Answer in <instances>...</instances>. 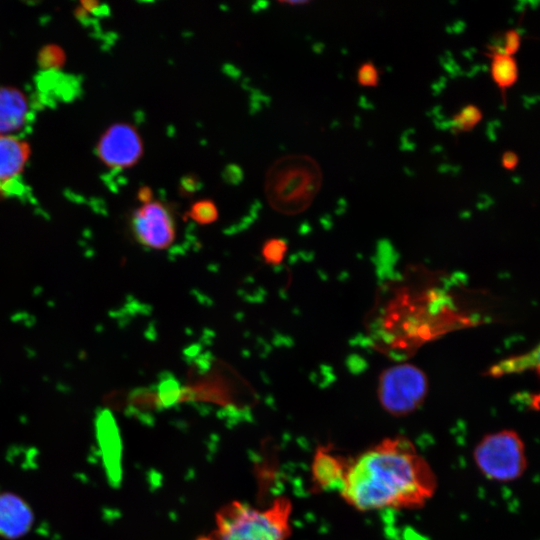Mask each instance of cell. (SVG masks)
Instances as JSON below:
<instances>
[{
  "label": "cell",
  "mask_w": 540,
  "mask_h": 540,
  "mask_svg": "<svg viewBox=\"0 0 540 540\" xmlns=\"http://www.w3.org/2000/svg\"><path fill=\"white\" fill-rule=\"evenodd\" d=\"M498 302L455 273L411 264L378 287L364 330L374 350L404 362L449 333L499 321Z\"/></svg>",
  "instance_id": "6da1fadb"
},
{
  "label": "cell",
  "mask_w": 540,
  "mask_h": 540,
  "mask_svg": "<svg viewBox=\"0 0 540 540\" xmlns=\"http://www.w3.org/2000/svg\"><path fill=\"white\" fill-rule=\"evenodd\" d=\"M437 482L434 469L414 443L396 435L350 457L338 492L360 512L414 510L435 495Z\"/></svg>",
  "instance_id": "7a4b0ae2"
},
{
  "label": "cell",
  "mask_w": 540,
  "mask_h": 540,
  "mask_svg": "<svg viewBox=\"0 0 540 540\" xmlns=\"http://www.w3.org/2000/svg\"><path fill=\"white\" fill-rule=\"evenodd\" d=\"M291 501L280 497L265 509L232 501L215 515V528L197 540H287L291 535Z\"/></svg>",
  "instance_id": "3957f363"
},
{
  "label": "cell",
  "mask_w": 540,
  "mask_h": 540,
  "mask_svg": "<svg viewBox=\"0 0 540 540\" xmlns=\"http://www.w3.org/2000/svg\"><path fill=\"white\" fill-rule=\"evenodd\" d=\"M322 184L318 163L307 155H287L276 160L265 178V194L276 211L294 215L307 209Z\"/></svg>",
  "instance_id": "277c9868"
},
{
  "label": "cell",
  "mask_w": 540,
  "mask_h": 540,
  "mask_svg": "<svg viewBox=\"0 0 540 540\" xmlns=\"http://www.w3.org/2000/svg\"><path fill=\"white\" fill-rule=\"evenodd\" d=\"M472 458L483 477L498 483L520 479L528 466L525 442L512 429L484 435L474 446Z\"/></svg>",
  "instance_id": "5b68a950"
},
{
  "label": "cell",
  "mask_w": 540,
  "mask_h": 540,
  "mask_svg": "<svg viewBox=\"0 0 540 540\" xmlns=\"http://www.w3.org/2000/svg\"><path fill=\"white\" fill-rule=\"evenodd\" d=\"M429 391L426 373L409 362H398L384 369L377 382L381 408L393 417H405L417 411Z\"/></svg>",
  "instance_id": "8992f818"
},
{
  "label": "cell",
  "mask_w": 540,
  "mask_h": 540,
  "mask_svg": "<svg viewBox=\"0 0 540 540\" xmlns=\"http://www.w3.org/2000/svg\"><path fill=\"white\" fill-rule=\"evenodd\" d=\"M132 231L136 240L151 249H166L175 240L173 217L161 202L143 203L132 216Z\"/></svg>",
  "instance_id": "52a82bcc"
},
{
  "label": "cell",
  "mask_w": 540,
  "mask_h": 540,
  "mask_svg": "<svg viewBox=\"0 0 540 540\" xmlns=\"http://www.w3.org/2000/svg\"><path fill=\"white\" fill-rule=\"evenodd\" d=\"M143 153L140 135L125 123L111 126L98 144L100 159L110 168L124 169L136 164Z\"/></svg>",
  "instance_id": "ba28073f"
},
{
  "label": "cell",
  "mask_w": 540,
  "mask_h": 540,
  "mask_svg": "<svg viewBox=\"0 0 540 540\" xmlns=\"http://www.w3.org/2000/svg\"><path fill=\"white\" fill-rule=\"evenodd\" d=\"M95 430L107 478L111 485L117 486L122 477V445L116 421L109 410L99 411Z\"/></svg>",
  "instance_id": "9c48e42d"
},
{
  "label": "cell",
  "mask_w": 540,
  "mask_h": 540,
  "mask_svg": "<svg viewBox=\"0 0 540 540\" xmlns=\"http://www.w3.org/2000/svg\"><path fill=\"white\" fill-rule=\"evenodd\" d=\"M35 522L34 511L20 495L0 493V537L17 540L27 535Z\"/></svg>",
  "instance_id": "30bf717a"
},
{
  "label": "cell",
  "mask_w": 540,
  "mask_h": 540,
  "mask_svg": "<svg viewBox=\"0 0 540 540\" xmlns=\"http://www.w3.org/2000/svg\"><path fill=\"white\" fill-rule=\"evenodd\" d=\"M349 458L335 452L329 446L318 447L311 466L313 488L339 491Z\"/></svg>",
  "instance_id": "8fae6325"
},
{
  "label": "cell",
  "mask_w": 540,
  "mask_h": 540,
  "mask_svg": "<svg viewBox=\"0 0 540 540\" xmlns=\"http://www.w3.org/2000/svg\"><path fill=\"white\" fill-rule=\"evenodd\" d=\"M28 157L26 142L0 135V192L12 191V183L20 176Z\"/></svg>",
  "instance_id": "7c38bea8"
},
{
  "label": "cell",
  "mask_w": 540,
  "mask_h": 540,
  "mask_svg": "<svg viewBox=\"0 0 540 540\" xmlns=\"http://www.w3.org/2000/svg\"><path fill=\"white\" fill-rule=\"evenodd\" d=\"M28 103L19 90L0 88V133L18 130L27 120Z\"/></svg>",
  "instance_id": "4fadbf2b"
},
{
  "label": "cell",
  "mask_w": 540,
  "mask_h": 540,
  "mask_svg": "<svg viewBox=\"0 0 540 540\" xmlns=\"http://www.w3.org/2000/svg\"><path fill=\"white\" fill-rule=\"evenodd\" d=\"M487 56L490 58V73L493 82L504 94L513 87L519 77V68L514 56L505 54L498 46L490 47Z\"/></svg>",
  "instance_id": "5bb4252c"
},
{
  "label": "cell",
  "mask_w": 540,
  "mask_h": 540,
  "mask_svg": "<svg viewBox=\"0 0 540 540\" xmlns=\"http://www.w3.org/2000/svg\"><path fill=\"white\" fill-rule=\"evenodd\" d=\"M538 373V347L535 351H530L522 355H515L507 359H503L491 366L486 375L491 377H501L507 374L520 373L522 371L533 370Z\"/></svg>",
  "instance_id": "9a60e30c"
},
{
  "label": "cell",
  "mask_w": 540,
  "mask_h": 540,
  "mask_svg": "<svg viewBox=\"0 0 540 540\" xmlns=\"http://www.w3.org/2000/svg\"><path fill=\"white\" fill-rule=\"evenodd\" d=\"M128 410L136 415H147L161 407L156 386L136 388L128 396Z\"/></svg>",
  "instance_id": "2e32d148"
},
{
  "label": "cell",
  "mask_w": 540,
  "mask_h": 540,
  "mask_svg": "<svg viewBox=\"0 0 540 540\" xmlns=\"http://www.w3.org/2000/svg\"><path fill=\"white\" fill-rule=\"evenodd\" d=\"M483 119L482 110L474 104H467L454 114L450 123L453 133H464L473 130Z\"/></svg>",
  "instance_id": "e0dca14e"
},
{
  "label": "cell",
  "mask_w": 540,
  "mask_h": 540,
  "mask_svg": "<svg viewBox=\"0 0 540 540\" xmlns=\"http://www.w3.org/2000/svg\"><path fill=\"white\" fill-rule=\"evenodd\" d=\"M161 406L170 407L180 400L182 387L176 377L170 372H163L156 385Z\"/></svg>",
  "instance_id": "ac0fdd59"
},
{
  "label": "cell",
  "mask_w": 540,
  "mask_h": 540,
  "mask_svg": "<svg viewBox=\"0 0 540 540\" xmlns=\"http://www.w3.org/2000/svg\"><path fill=\"white\" fill-rule=\"evenodd\" d=\"M218 209L210 199H202L192 204L188 216L200 225H207L218 219Z\"/></svg>",
  "instance_id": "d6986e66"
},
{
  "label": "cell",
  "mask_w": 540,
  "mask_h": 540,
  "mask_svg": "<svg viewBox=\"0 0 540 540\" xmlns=\"http://www.w3.org/2000/svg\"><path fill=\"white\" fill-rule=\"evenodd\" d=\"M288 245L284 239L272 238L264 242L261 255L265 263L278 265L283 261Z\"/></svg>",
  "instance_id": "ffe728a7"
},
{
  "label": "cell",
  "mask_w": 540,
  "mask_h": 540,
  "mask_svg": "<svg viewBox=\"0 0 540 540\" xmlns=\"http://www.w3.org/2000/svg\"><path fill=\"white\" fill-rule=\"evenodd\" d=\"M357 83L362 87L375 88L380 82V73L372 61L363 62L356 72Z\"/></svg>",
  "instance_id": "44dd1931"
},
{
  "label": "cell",
  "mask_w": 540,
  "mask_h": 540,
  "mask_svg": "<svg viewBox=\"0 0 540 540\" xmlns=\"http://www.w3.org/2000/svg\"><path fill=\"white\" fill-rule=\"evenodd\" d=\"M522 44V36L519 30L509 29L503 37V45L499 47L505 54L514 56L520 49Z\"/></svg>",
  "instance_id": "7402d4cb"
},
{
  "label": "cell",
  "mask_w": 540,
  "mask_h": 540,
  "mask_svg": "<svg viewBox=\"0 0 540 540\" xmlns=\"http://www.w3.org/2000/svg\"><path fill=\"white\" fill-rule=\"evenodd\" d=\"M519 164V156L516 152L507 150L501 155V165L505 170L513 171Z\"/></svg>",
  "instance_id": "603a6c76"
},
{
  "label": "cell",
  "mask_w": 540,
  "mask_h": 540,
  "mask_svg": "<svg viewBox=\"0 0 540 540\" xmlns=\"http://www.w3.org/2000/svg\"><path fill=\"white\" fill-rule=\"evenodd\" d=\"M198 183L196 177L186 176L181 179L180 187L181 191L186 194H192L198 189Z\"/></svg>",
  "instance_id": "cb8c5ba5"
},
{
  "label": "cell",
  "mask_w": 540,
  "mask_h": 540,
  "mask_svg": "<svg viewBox=\"0 0 540 540\" xmlns=\"http://www.w3.org/2000/svg\"><path fill=\"white\" fill-rule=\"evenodd\" d=\"M152 190L148 187H143L140 191H139V200L142 202V203H147V202H150L152 201Z\"/></svg>",
  "instance_id": "d4e9b609"
}]
</instances>
